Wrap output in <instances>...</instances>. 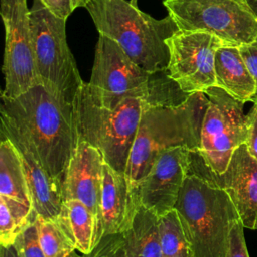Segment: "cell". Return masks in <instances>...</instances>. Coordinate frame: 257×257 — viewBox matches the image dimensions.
Masks as SVG:
<instances>
[{"label": "cell", "mask_w": 257, "mask_h": 257, "mask_svg": "<svg viewBox=\"0 0 257 257\" xmlns=\"http://www.w3.org/2000/svg\"><path fill=\"white\" fill-rule=\"evenodd\" d=\"M67 257H84V255H79V254L76 253V250H74Z\"/></svg>", "instance_id": "obj_32"}, {"label": "cell", "mask_w": 257, "mask_h": 257, "mask_svg": "<svg viewBox=\"0 0 257 257\" xmlns=\"http://www.w3.org/2000/svg\"><path fill=\"white\" fill-rule=\"evenodd\" d=\"M147 104L143 97L128 96L113 107L102 106L92 99L84 82L73 101V117L78 139L95 147L106 164L124 174Z\"/></svg>", "instance_id": "obj_5"}, {"label": "cell", "mask_w": 257, "mask_h": 257, "mask_svg": "<svg viewBox=\"0 0 257 257\" xmlns=\"http://www.w3.org/2000/svg\"><path fill=\"white\" fill-rule=\"evenodd\" d=\"M239 49L250 73L254 78L256 89L251 101L253 103H257V36L250 43L239 46Z\"/></svg>", "instance_id": "obj_28"}, {"label": "cell", "mask_w": 257, "mask_h": 257, "mask_svg": "<svg viewBox=\"0 0 257 257\" xmlns=\"http://www.w3.org/2000/svg\"><path fill=\"white\" fill-rule=\"evenodd\" d=\"M103 163V157L95 147L78 139L63 183L64 199H75L85 205L94 216L99 232Z\"/></svg>", "instance_id": "obj_15"}, {"label": "cell", "mask_w": 257, "mask_h": 257, "mask_svg": "<svg viewBox=\"0 0 257 257\" xmlns=\"http://www.w3.org/2000/svg\"><path fill=\"white\" fill-rule=\"evenodd\" d=\"M243 228L241 220H238L232 227L229 235V246L226 257H249Z\"/></svg>", "instance_id": "obj_26"}, {"label": "cell", "mask_w": 257, "mask_h": 257, "mask_svg": "<svg viewBox=\"0 0 257 257\" xmlns=\"http://www.w3.org/2000/svg\"><path fill=\"white\" fill-rule=\"evenodd\" d=\"M153 73L136 64L112 39L98 34L91 75L86 87L92 99L105 107H113L128 96L146 101Z\"/></svg>", "instance_id": "obj_9"}, {"label": "cell", "mask_w": 257, "mask_h": 257, "mask_svg": "<svg viewBox=\"0 0 257 257\" xmlns=\"http://www.w3.org/2000/svg\"><path fill=\"white\" fill-rule=\"evenodd\" d=\"M66 20L57 17L39 0L30 8L32 50L37 79L62 101H73L84 81L66 40Z\"/></svg>", "instance_id": "obj_6"}, {"label": "cell", "mask_w": 257, "mask_h": 257, "mask_svg": "<svg viewBox=\"0 0 257 257\" xmlns=\"http://www.w3.org/2000/svg\"><path fill=\"white\" fill-rule=\"evenodd\" d=\"M214 70L217 87L244 103L251 101L256 85L239 46L223 44L219 47L215 54Z\"/></svg>", "instance_id": "obj_17"}, {"label": "cell", "mask_w": 257, "mask_h": 257, "mask_svg": "<svg viewBox=\"0 0 257 257\" xmlns=\"http://www.w3.org/2000/svg\"><path fill=\"white\" fill-rule=\"evenodd\" d=\"M0 16L5 29L3 91L8 97H16L39 83L34 65L27 0H0Z\"/></svg>", "instance_id": "obj_10"}, {"label": "cell", "mask_w": 257, "mask_h": 257, "mask_svg": "<svg viewBox=\"0 0 257 257\" xmlns=\"http://www.w3.org/2000/svg\"><path fill=\"white\" fill-rule=\"evenodd\" d=\"M212 175L215 182L229 195L243 227L257 230V161L246 144L234 151L222 174L212 171Z\"/></svg>", "instance_id": "obj_14"}, {"label": "cell", "mask_w": 257, "mask_h": 257, "mask_svg": "<svg viewBox=\"0 0 257 257\" xmlns=\"http://www.w3.org/2000/svg\"><path fill=\"white\" fill-rule=\"evenodd\" d=\"M207 105L208 97L204 92L191 93L176 105L147 104L124 171L135 195L139 184L164 151L177 147L199 150Z\"/></svg>", "instance_id": "obj_3"}, {"label": "cell", "mask_w": 257, "mask_h": 257, "mask_svg": "<svg viewBox=\"0 0 257 257\" xmlns=\"http://www.w3.org/2000/svg\"><path fill=\"white\" fill-rule=\"evenodd\" d=\"M248 3L252 9V11L254 12L255 16L257 17V0H248Z\"/></svg>", "instance_id": "obj_31"}, {"label": "cell", "mask_w": 257, "mask_h": 257, "mask_svg": "<svg viewBox=\"0 0 257 257\" xmlns=\"http://www.w3.org/2000/svg\"><path fill=\"white\" fill-rule=\"evenodd\" d=\"M0 195L33 210L20 155L6 138H0Z\"/></svg>", "instance_id": "obj_20"}, {"label": "cell", "mask_w": 257, "mask_h": 257, "mask_svg": "<svg viewBox=\"0 0 257 257\" xmlns=\"http://www.w3.org/2000/svg\"><path fill=\"white\" fill-rule=\"evenodd\" d=\"M0 138L10 140L20 155L34 213L44 218L56 219L64 201L63 184L44 171L17 128L1 114Z\"/></svg>", "instance_id": "obj_13"}, {"label": "cell", "mask_w": 257, "mask_h": 257, "mask_svg": "<svg viewBox=\"0 0 257 257\" xmlns=\"http://www.w3.org/2000/svg\"><path fill=\"white\" fill-rule=\"evenodd\" d=\"M160 242L161 257H194L174 209L160 217Z\"/></svg>", "instance_id": "obj_22"}, {"label": "cell", "mask_w": 257, "mask_h": 257, "mask_svg": "<svg viewBox=\"0 0 257 257\" xmlns=\"http://www.w3.org/2000/svg\"><path fill=\"white\" fill-rule=\"evenodd\" d=\"M140 206L139 199L131 191L124 174L104 162L99 204L101 238L127 230Z\"/></svg>", "instance_id": "obj_16"}, {"label": "cell", "mask_w": 257, "mask_h": 257, "mask_svg": "<svg viewBox=\"0 0 257 257\" xmlns=\"http://www.w3.org/2000/svg\"><path fill=\"white\" fill-rule=\"evenodd\" d=\"M120 237L125 257H161L160 217L142 205Z\"/></svg>", "instance_id": "obj_19"}, {"label": "cell", "mask_w": 257, "mask_h": 257, "mask_svg": "<svg viewBox=\"0 0 257 257\" xmlns=\"http://www.w3.org/2000/svg\"><path fill=\"white\" fill-rule=\"evenodd\" d=\"M248 116V136L246 141V146L253 156V158L257 161V103H254L252 109L247 114Z\"/></svg>", "instance_id": "obj_29"}, {"label": "cell", "mask_w": 257, "mask_h": 257, "mask_svg": "<svg viewBox=\"0 0 257 257\" xmlns=\"http://www.w3.org/2000/svg\"><path fill=\"white\" fill-rule=\"evenodd\" d=\"M130 3L135 6H138V0H130Z\"/></svg>", "instance_id": "obj_33"}, {"label": "cell", "mask_w": 257, "mask_h": 257, "mask_svg": "<svg viewBox=\"0 0 257 257\" xmlns=\"http://www.w3.org/2000/svg\"><path fill=\"white\" fill-rule=\"evenodd\" d=\"M170 59L168 75L188 94L205 92L216 86L215 54L223 44L216 35L204 31H176L166 40Z\"/></svg>", "instance_id": "obj_11"}, {"label": "cell", "mask_w": 257, "mask_h": 257, "mask_svg": "<svg viewBox=\"0 0 257 257\" xmlns=\"http://www.w3.org/2000/svg\"><path fill=\"white\" fill-rule=\"evenodd\" d=\"M57 17L67 20L68 16L79 7H84V0H39Z\"/></svg>", "instance_id": "obj_27"}, {"label": "cell", "mask_w": 257, "mask_h": 257, "mask_svg": "<svg viewBox=\"0 0 257 257\" xmlns=\"http://www.w3.org/2000/svg\"><path fill=\"white\" fill-rule=\"evenodd\" d=\"M0 257H19L14 245L1 247L0 246Z\"/></svg>", "instance_id": "obj_30"}, {"label": "cell", "mask_w": 257, "mask_h": 257, "mask_svg": "<svg viewBox=\"0 0 257 257\" xmlns=\"http://www.w3.org/2000/svg\"><path fill=\"white\" fill-rule=\"evenodd\" d=\"M84 8L98 34L114 40L136 64L150 73L167 70L166 40L179 30L169 15L156 19L125 0H89Z\"/></svg>", "instance_id": "obj_4"}, {"label": "cell", "mask_w": 257, "mask_h": 257, "mask_svg": "<svg viewBox=\"0 0 257 257\" xmlns=\"http://www.w3.org/2000/svg\"><path fill=\"white\" fill-rule=\"evenodd\" d=\"M56 220L75 250L82 255L91 253L101 239L94 216L78 200L64 199Z\"/></svg>", "instance_id": "obj_18"}, {"label": "cell", "mask_w": 257, "mask_h": 257, "mask_svg": "<svg viewBox=\"0 0 257 257\" xmlns=\"http://www.w3.org/2000/svg\"><path fill=\"white\" fill-rule=\"evenodd\" d=\"M174 210L194 257H226L231 229L240 217L198 150L190 152Z\"/></svg>", "instance_id": "obj_2"}, {"label": "cell", "mask_w": 257, "mask_h": 257, "mask_svg": "<svg viewBox=\"0 0 257 257\" xmlns=\"http://www.w3.org/2000/svg\"><path fill=\"white\" fill-rule=\"evenodd\" d=\"M179 30L204 31L241 46L257 36V17L248 0H163Z\"/></svg>", "instance_id": "obj_7"}, {"label": "cell", "mask_w": 257, "mask_h": 257, "mask_svg": "<svg viewBox=\"0 0 257 257\" xmlns=\"http://www.w3.org/2000/svg\"><path fill=\"white\" fill-rule=\"evenodd\" d=\"M183 147L164 151L137 189L140 204L161 217L172 211L178 199L190 159Z\"/></svg>", "instance_id": "obj_12"}, {"label": "cell", "mask_w": 257, "mask_h": 257, "mask_svg": "<svg viewBox=\"0 0 257 257\" xmlns=\"http://www.w3.org/2000/svg\"><path fill=\"white\" fill-rule=\"evenodd\" d=\"M13 245L19 257H46L40 246L34 221L27 224L19 232Z\"/></svg>", "instance_id": "obj_24"}, {"label": "cell", "mask_w": 257, "mask_h": 257, "mask_svg": "<svg viewBox=\"0 0 257 257\" xmlns=\"http://www.w3.org/2000/svg\"><path fill=\"white\" fill-rule=\"evenodd\" d=\"M35 217L33 210L0 195V246L13 245L19 232Z\"/></svg>", "instance_id": "obj_21"}, {"label": "cell", "mask_w": 257, "mask_h": 257, "mask_svg": "<svg viewBox=\"0 0 257 257\" xmlns=\"http://www.w3.org/2000/svg\"><path fill=\"white\" fill-rule=\"evenodd\" d=\"M34 223L40 246L46 257H67L75 250L56 219L36 215Z\"/></svg>", "instance_id": "obj_23"}, {"label": "cell", "mask_w": 257, "mask_h": 257, "mask_svg": "<svg viewBox=\"0 0 257 257\" xmlns=\"http://www.w3.org/2000/svg\"><path fill=\"white\" fill-rule=\"evenodd\" d=\"M88 1H89V0H84V2H85V4H86V3H87V2H88ZM84 6H85V5H84Z\"/></svg>", "instance_id": "obj_34"}, {"label": "cell", "mask_w": 257, "mask_h": 257, "mask_svg": "<svg viewBox=\"0 0 257 257\" xmlns=\"http://www.w3.org/2000/svg\"><path fill=\"white\" fill-rule=\"evenodd\" d=\"M84 257H125L120 234L103 236L92 252Z\"/></svg>", "instance_id": "obj_25"}, {"label": "cell", "mask_w": 257, "mask_h": 257, "mask_svg": "<svg viewBox=\"0 0 257 257\" xmlns=\"http://www.w3.org/2000/svg\"><path fill=\"white\" fill-rule=\"evenodd\" d=\"M204 93L208 97V105L198 151L215 174H222L234 151L247 141L248 116L244 113V102L222 88L212 86Z\"/></svg>", "instance_id": "obj_8"}, {"label": "cell", "mask_w": 257, "mask_h": 257, "mask_svg": "<svg viewBox=\"0 0 257 257\" xmlns=\"http://www.w3.org/2000/svg\"><path fill=\"white\" fill-rule=\"evenodd\" d=\"M0 114L17 128L44 171L63 184L78 142L73 105L40 83L16 97L0 87Z\"/></svg>", "instance_id": "obj_1"}]
</instances>
